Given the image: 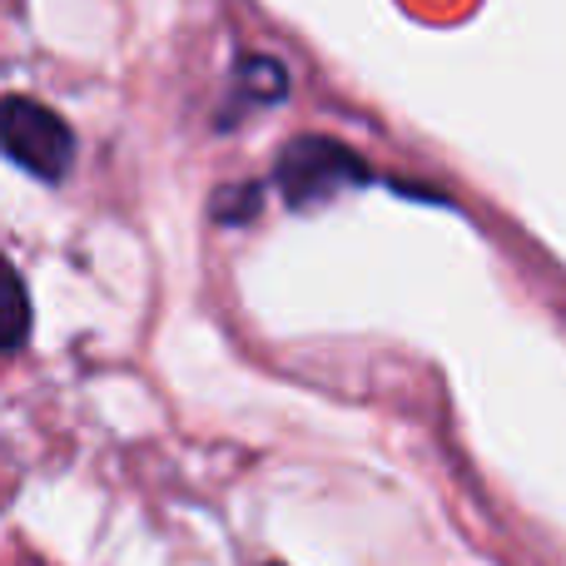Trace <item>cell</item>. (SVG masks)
Returning <instances> with one entry per match:
<instances>
[{"instance_id": "cell-2", "label": "cell", "mask_w": 566, "mask_h": 566, "mask_svg": "<svg viewBox=\"0 0 566 566\" xmlns=\"http://www.w3.org/2000/svg\"><path fill=\"white\" fill-rule=\"evenodd\" d=\"M0 139H6V155L15 159L25 175L60 185L75 165V129L55 115L50 105L30 95H10L0 109Z\"/></svg>"}, {"instance_id": "cell-1", "label": "cell", "mask_w": 566, "mask_h": 566, "mask_svg": "<svg viewBox=\"0 0 566 566\" xmlns=\"http://www.w3.org/2000/svg\"><path fill=\"white\" fill-rule=\"evenodd\" d=\"M274 185L289 199V209H313V205H328L343 189L368 185V165L328 135H298L283 145L274 165Z\"/></svg>"}, {"instance_id": "cell-5", "label": "cell", "mask_w": 566, "mask_h": 566, "mask_svg": "<svg viewBox=\"0 0 566 566\" xmlns=\"http://www.w3.org/2000/svg\"><path fill=\"white\" fill-rule=\"evenodd\" d=\"M10 289H15V303H10V328H6V353H20L30 338V298H25V279L10 274Z\"/></svg>"}, {"instance_id": "cell-4", "label": "cell", "mask_w": 566, "mask_h": 566, "mask_svg": "<svg viewBox=\"0 0 566 566\" xmlns=\"http://www.w3.org/2000/svg\"><path fill=\"white\" fill-rule=\"evenodd\" d=\"M259 199H264V189H259V185L219 189V195H214V219H219V224H249V219L259 214Z\"/></svg>"}, {"instance_id": "cell-3", "label": "cell", "mask_w": 566, "mask_h": 566, "mask_svg": "<svg viewBox=\"0 0 566 566\" xmlns=\"http://www.w3.org/2000/svg\"><path fill=\"white\" fill-rule=\"evenodd\" d=\"M289 95V70L274 55H244L234 65V85H229V109L224 125L234 115H249V109H269Z\"/></svg>"}, {"instance_id": "cell-6", "label": "cell", "mask_w": 566, "mask_h": 566, "mask_svg": "<svg viewBox=\"0 0 566 566\" xmlns=\"http://www.w3.org/2000/svg\"><path fill=\"white\" fill-rule=\"evenodd\" d=\"M274 566H279V562H274Z\"/></svg>"}]
</instances>
